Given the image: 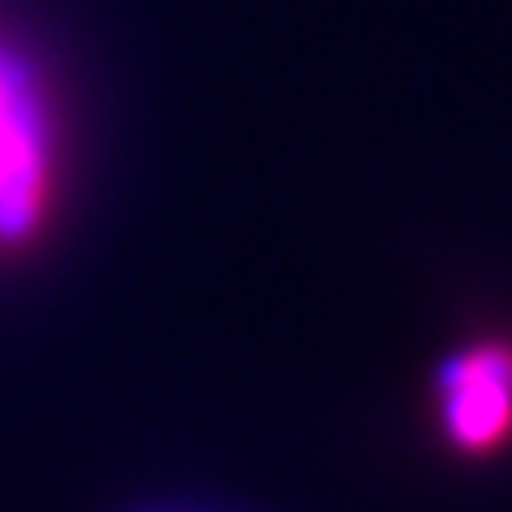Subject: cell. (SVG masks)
Segmentation results:
<instances>
[{
  "label": "cell",
  "mask_w": 512,
  "mask_h": 512,
  "mask_svg": "<svg viewBox=\"0 0 512 512\" xmlns=\"http://www.w3.org/2000/svg\"><path fill=\"white\" fill-rule=\"evenodd\" d=\"M56 184V128L43 82L18 47L0 39V252L43 231Z\"/></svg>",
  "instance_id": "6da1fadb"
},
{
  "label": "cell",
  "mask_w": 512,
  "mask_h": 512,
  "mask_svg": "<svg viewBox=\"0 0 512 512\" xmlns=\"http://www.w3.org/2000/svg\"><path fill=\"white\" fill-rule=\"evenodd\" d=\"M444 440L461 453H491L512 436V346L478 342L448 355L436 376Z\"/></svg>",
  "instance_id": "7a4b0ae2"
}]
</instances>
